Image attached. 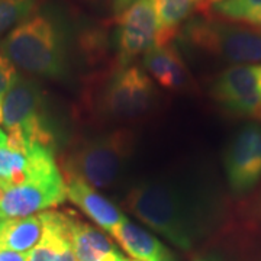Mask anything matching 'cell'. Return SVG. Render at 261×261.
Returning a JSON list of instances; mask_svg holds the SVG:
<instances>
[{
	"instance_id": "ffe728a7",
	"label": "cell",
	"mask_w": 261,
	"mask_h": 261,
	"mask_svg": "<svg viewBox=\"0 0 261 261\" xmlns=\"http://www.w3.org/2000/svg\"><path fill=\"white\" fill-rule=\"evenodd\" d=\"M16 77H18L16 67L0 53V123H2V111H3L5 97L10 90L12 84L15 83Z\"/></svg>"
},
{
	"instance_id": "7402d4cb",
	"label": "cell",
	"mask_w": 261,
	"mask_h": 261,
	"mask_svg": "<svg viewBox=\"0 0 261 261\" xmlns=\"http://www.w3.org/2000/svg\"><path fill=\"white\" fill-rule=\"evenodd\" d=\"M0 261H28V254L0 248Z\"/></svg>"
},
{
	"instance_id": "52a82bcc",
	"label": "cell",
	"mask_w": 261,
	"mask_h": 261,
	"mask_svg": "<svg viewBox=\"0 0 261 261\" xmlns=\"http://www.w3.org/2000/svg\"><path fill=\"white\" fill-rule=\"evenodd\" d=\"M2 123L9 130L8 148L20 152L35 145L56 148V137L44 112V92L31 79L16 77L3 102Z\"/></svg>"
},
{
	"instance_id": "d6986e66",
	"label": "cell",
	"mask_w": 261,
	"mask_h": 261,
	"mask_svg": "<svg viewBox=\"0 0 261 261\" xmlns=\"http://www.w3.org/2000/svg\"><path fill=\"white\" fill-rule=\"evenodd\" d=\"M41 0H0V38L39 9Z\"/></svg>"
},
{
	"instance_id": "8fae6325",
	"label": "cell",
	"mask_w": 261,
	"mask_h": 261,
	"mask_svg": "<svg viewBox=\"0 0 261 261\" xmlns=\"http://www.w3.org/2000/svg\"><path fill=\"white\" fill-rule=\"evenodd\" d=\"M70 216L71 212L58 211L41 214L44 232L28 252V261H79L70 240Z\"/></svg>"
},
{
	"instance_id": "ba28073f",
	"label": "cell",
	"mask_w": 261,
	"mask_h": 261,
	"mask_svg": "<svg viewBox=\"0 0 261 261\" xmlns=\"http://www.w3.org/2000/svg\"><path fill=\"white\" fill-rule=\"evenodd\" d=\"M113 64L126 65L144 56L157 41V16L154 0H135L128 9L113 19Z\"/></svg>"
},
{
	"instance_id": "9a60e30c",
	"label": "cell",
	"mask_w": 261,
	"mask_h": 261,
	"mask_svg": "<svg viewBox=\"0 0 261 261\" xmlns=\"http://www.w3.org/2000/svg\"><path fill=\"white\" fill-rule=\"evenodd\" d=\"M115 240L121 244V247L138 261H176L174 255L167 247L159 240L125 219L118 225L112 232Z\"/></svg>"
},
{
	"instance_id": "9c48e42d",
	"label": "cell",
	"mask_w": 261,
	"mask_h": 261,
	"mask_svg": "<svg viewBox=\"0 0 261 261\" xmlns=\"http://www.w3.org/2000/svg\"><path fill=\"white\" fill-rule=\"evenodd\" d=\"M211 96L229 115L261 116V64L226 68L215 77Z\"/></svg>"
},
{
	"instance_id": "2e32d148",
	"label": "cell",
	"mask_w": 261,
	"mask_h": 261,
	"mask_svg": "<svg viewBox=\"0 0 261 261\" xmlns=\"http://www.w3.org/2000/svg\"><path fill=\"white\" fill-rule=\"evenodd\" d=\"M70 240L79 261H102L108 254L116 251L112 241L102 231L73 214L70 216Z\"/></svg>"
},
{
	"instance_id": "277c9868",
	"label": "cell",
	"mask_w": 261,
	"mask_h": 261,
	"mask_svg": "<svg viewBox=\"0 0 261 261\" xmlns=\"http://www.w3.org/2000/svg\"><path fill=\"white\" fill-rule=\"evenodd\" d=\"M135 141L126 128L77 138L61 159L64 180L80 178L99 190L112 189L126 171Z\"/></svg>"
},
{
	"instance_id": "603a6c76",
	"label": "cell",
	"mask_w": 261,
	"mask_h": 261,
	"mask_svg": "<svg viewBox=\"0 0 261 261\" xmlns=\"http://www.w3.org/2000/svg\"><path fill=\"white\" fill-rule=\"evenodd\" d=\"M102 261H128V260L122 255L121 252L115 251V252H111V254H108Z\"/></svg>"
},
{
	"instance_id": "6da1fadb",
	"label": "cell",
	"mask_w": 261,
	"mask_h": 261,
	"mask_svg": "<svg viewBox=\"0 0 261 261\" xmlns=\"http://www.w3.org/2000/svg\"><path fill=\"white\" fill-rule=\"evenodd\" d=\"M157 103V89L141 67L111 64L84 80L77 111L92 125H128L147 119Z\"/></svg>"
},
{
	"instance_id": "44dd1931",
	"label": "cell",
	"mask_w": 261,
	"mask_h": 261,
	"mask_svg": "<svg viewBox=\"0 0 261 261\" xmlns=\"http://www.w3.org/2000/svg\"><path fill=\"white\" fill-rule=\"evenodd\" d=\"M86 2H90V3H102L105 6H108L111 9V12H112L113 19H115L128 9L135 0H86Z\"/></svg>"
},
{
	"instance_id": "ac0fdd59",
	"label": "cell",
	"mask_w": 261,
	"mask_h": 261,
	"mask_svg": "<svg viewBox=\"0 0 261 261\" xmlns=\"http://www.w3.org/2000/svg\"><path fill=\"white\" fill-rule=\"evenodd\" d=\"M31 173V154L15 151L8 147L0 148V181L9 186L25 183Z\"/></svg>"
},
{
	"instance_id": "7a4b0ae2",
	"label": "cell",
	"mask_w": 261,
	"mask_h": 261,
	"mask_svg": "<svg viewBox=\"0 0 261 261\" xmlns=\"http://www.w3.org/2000/svg\"><path fill=\"white\" fill-rule=\"evenodd\" d=\"M0 53L29 74L58 80L70 68V35L56 10L38 9L0 42Z\"/></svg>"
},
{
	"instance_id": "8992f818",
	"label": "cell",
	"mask_w": 261,
	"mask_h": 261,
	"mask_svg": "<svg viewBox=\"0 0 261 261\" xmlns=\"http://www.w3.org/2000/svg\"><path fill=\"white\" fill-rule=\"evenodd\" d=\"M29 154L32 166L28 180L18 186L5 187L0 199V219L27 218L67 199V185L57 167L54 149L35 145Z\"/></svg>"
},
{
	"instance_id": "d4e9b609",
	"label": "cell",
	"mask_w": 261,
	"mask_h": 261,
	"mask_svg": "<svg viewBox=\"0 0 261 261\" xmlns=\"http://www.w3.org/2000/svg\"><path fill=\"white\" fill-rule=\"evenodd\" d=\"M252 214H257L261 218V196L257 199V202L254 203V207H252Z\"/></svg>"
},
{
	"instance_id": "5b68a950",
	"label": "cell",
	"mask_w": 261,
	"mask_h": 261,
	"mask_svg": "<svg viewBox=\"0 0 261 261\" xmlns=\"http://www.w3.org/2000/svg\"><path fill=\"white\" fill-rule=\"evenodd\" d=\"M183 44L237 65L261 63V28L207 13L192 18L177 35Z\"/></svg>"
},
{
	"instance_id": "5bb4252c",
	"label": "cell",
	"mask_w": 261,
	"mask_h": 261,
	"mask_svg": "<svg viewBox=\"0 0 261 261\" xmlns=\"http://www.w3.org/2000/svg\"><path fill=\"white\" fill-rule=\"evenodd\" d=\"M157 16L155 45H168L196 12H206L207 0H154Z\"/></svg>"
},
{
	"instance_id": "3957f363",
	"label": "cell",
	"mask_w": 261,
	"mask_h": 261,
	"mask_svg": "<svg viewBox=\"0 0 261 261\" xmlns=\"http://www.w3.org/2000/svg\"><path fill=\"white\" fill-rule=\"evenodd\" d=\"M125 206L149 228L183 250H190L203 231V214L196 199L173 183L149 180L130 189Z\"/></svg>"
},
{
	"instance_id": "e0dca14e",
	"label": "cell",
	"mask_w": 261,
	"mask_h": 261,
	"mask_svg": "<svg viewBox=\"0 0 261 261\" xmlns=\"http://www.w3.org/2000/svg\"><path fill=\"white\" fill-rule=\"evenodd\" d=\"M209 10L215 16L261 28V0H225Z\"/></svg>"
},
{
	"instance_id": "7c38bea8",
	"label": "cell",
	"mask_w": 261,
	"mask_h": 261,
	"mask_svg": "<svg viewBox=\"0 0 261 261\" xmlns=\"http://www.w3.org/2000/svg\"><path fill=\"white\" fill-rule=\"evenodd\" d=\"M142 64L147 73L168 90L183 92L193 87V80L185 61L176 47L170 44L149 48L142 56Z\"/></svg>"
},
{
	"instance_id": "cb8c5ba5",
	"label": "cell",
	"mask_w": 261,
	"mask_h": 261,
	"mask_svg": "<svg viewBox=\"0 0 261 261\" xmlns=\"http://www.w3.org/2000/svg\"><path fill=\"white\" fill-rule=\"evenodd\" d=\"M8 147V135L0 129V148H5Z\"/></svg>"
},
{
	"instance_id": "484cf974",
	"label": "cell",
	"mask_w": 261,
	"mask_h": 261,
	"mask_svg": "<svg viewBox=\"0 0 261 261\" xmlns=\"http://www.w3.org/2000/svg\"><path fill=\"white\" fill-rule=\"evenodd\" d=\"M221 2H225V0H207V8L211 9V6H214L216 3H221Z\"/></svg>"
},
{
	"instance_id": "30bf717a",
	"label": "cell",
	"mask_w": 261,
	"mask_h": 261,
	"mask_svg": "<svg viewBox=\"0 0 261 261\" xmlns=\"http://www.w3.org/2000/svg\"><path fill=\"white\" fill-rule=\"evenodd\" d=\"M226 180L233 193L244 195L261 181V126L247 123L233 134L224 152Z\"/></svg>"
},
{
	"instance_id": "4fadbf2b",
	"label": "cell",
	"mask_w": 261,
	"mask_h": 261,
	"mask_svg": "<svg viewBox=\"0 0 261 261\" xmlns=\"http://www.w3.org/2000/svg\"><path fill=\"white\" fill-rule=\"evenodd\" d=\"M65 185L67 197L108 232H112L118 225H121L126 219L116 206L112 205L108 199L97 193L94 187L89 186L83 180L67 178Z\"/></svg>"
}]
</instances>
